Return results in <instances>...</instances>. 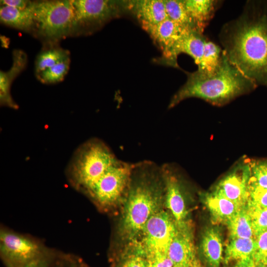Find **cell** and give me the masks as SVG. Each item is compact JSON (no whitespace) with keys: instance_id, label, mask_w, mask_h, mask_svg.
Returning a JSON list of instances; mask_svg holds the SVG:
<instances>
[{"instance_id":"1","label":"cell","mask_w":267,"mask_h":267,"mask_svg":"<svg viewBox=\"0 0 267 267\" xmlns=\"http://www.w3.org/2000/svg\"><path fill=\"white\" fill-rule=\"evenodd\" d=\"M219 37L230 62L257 86L267 88V0H247Z\"/></svg>"},{"instance_id":"2","label":"cell","mask_w":267,"mask_h":267,"mask_svg":"<svg viewBox=\"0 0 267 267\" xmlns=\"http://www.w3.org/2000/svg\"><path fill=\"white\" fill-rule=\"evenodd\" d=\"M165 192L161 166L150 160L134 163L120 226L123 238L137 239L148 221L161 210Z\"/></svg>"},{"instance_id":"3","label":"cell","mask_w":267,"mask_h":267,"mask_svg":"<svg viewBox=\"0 0 267 267\" xmlns=\"http://www.w3.org/2000/svg\"><path fill=\"white\" fill-rule=\"evenodd\" d=\"M184 72L187 80L172 97L169 109L190 98H200L213 105L222 106L250 93L257 87L230 62L223 51L213 72L206 74L197 70Z\"/></svg>"},{"instance_id":"4","label":"cell","mask_w":267,"mask_h":267,"mask_svg":"<svg viewBox=\"0 0 267 267\" xmlns=\"http://www.w3.org/2000/svg\"><path fill=\"white\" fill-rule=\"evenodd\" d=\"M118 159L104 141L91 138L74 152L67 168L69 180L87 193Z\"/></svg>"},{"instance_id":"5","label":"cell","mask_w":267,"mask_h":267,"mask_svg":"<svg viewBox=\"0 0 267 267\" xmlns=\"http://www.w3.org/2000/svg\"><path fill=\"white\" fill-rule=\"evenodd\" d=\"M29 7L36 24L34 36L44 46L71 36L74 16L71 0L33 1Z\"/></svg>"},{"instance_id":"6","label":"cell","mask_w":267,"mask_h":267,"mask_svg":"<svg viewBox=\"0 0 267 267\" xmlns=\"http://www.w3.org/2000/svg\"><path fill=\"white\" fill-rule=\"evenodd\" d=\"M0 254L5 267H50L58 257L34 239L2 229Z\"/></svg>"},{"instance_id":"7","label":"cell","mask_w":267,"mask_h":267,"mask_svg":"<svg viewBox=\"0 0 267 267\" xmlns=\"http://www.w3.org/2000/svg\"><path fill=\"white\" fill-rule=\"evenodd\" d=\"M185 53L191 56L198 65V71L209 74L219 65L223 54L220 46L209 41L202 33L185 31L175 42L168 54L159 58L160 64L180 68L178 55Z\"/></svg>"},{"instance_id":"8","label":"cell","mask_w":267,"mask_h":267,"mask_svg":"<svg viewBox=\"0 0 267 267\" xmlns=\"http://www.w3.org/2000/svg\"><path fill=\"white\" fill-rule=\"evenodd\" d=\"M74 20L71 36L88 35L127 13L125 0H71Z\"/></svg>"},{"instance_id":"9","label":"cell","mask_w":267,"mask_h":267,"mask_svg":"<svg viewBox=\"0 0 267 267\" xmlns=\"http://www.w3.org/2000/svg\"><path fill=\"white\" fill-rule=\"evenodd\" d=\"M134 163L118 159L87 193L99 206L108 209L124 200Z\"/></svg>"},{"instance_id":"10","label":"cell","mask_w":267,"mask_h":267,"mask_svg":"<svg viewBox=\"0 0 267 267\" xmlns=\"http://www.w3.org/2000/svg\"><path fill=\"white\" fill-rule=\"evenodd\" d=\"M176 231L177 226L171 215L161 210L153 215L143 227L134 253L145 258L168 254Z\"/></svg>"},{"instance_id":"11","label":"cell","mask_w":267,"mask_h":267,"mask_svg":"<svg viewBox=\"0 0 267 267\" xmlns=\"http://www.w3.org/2000/svg\"><path fill=\"white\" fill-rule=\"evenodd\" d=\"M237 162L233 170L219 182L213 192L242 207L249 199V158L243 157Z\"/></svg>"},{"instance_id":"12","label":"cell","mask_w":267,"mask_h":267,"mask_svg":"<svg viewBox=\"0 0 267 267\" xmlns=\"http://www.w3.org/2000/svg\"><path fill=\"white\" fill-rule=\"evenodd\" d=\"M161 168L165 187L164 203L177 227L189 226L183 184L177 175L175 166L166 163L161 166Z\"/></svg>"},{"instance_id":"13","label":"cell","mask_w":267,"mask_h":267,"mask_svg":"<svg viewBox=\"0 0 267 267\" xmlns=\"http://www.w3.org/2000/svg\"><path fill=\"white\" fill-rule=\"evenodd\" d=\"M127 13L143 27L157 24L168 18L164 0H125Z\"/></svg>"},{"instance_id":"14","label":"cell","mask_w":267,"mask_h":267,"mask_svg":"<svg viewBox=\"0 0 267 267\" xmlns=\"http://www.w3.org/2000/svg\"><path fill=\"white\" fill-rule=\"evenodd\" d=\"M168 255L174 267H189L191 261L196 256L190 226L182 228L177 227Z\"/></svg>"},{"instance_id":"15","label":"cell","mask_w":267,"mask_h":267,"mask_svg":"<svg viewBox=\"0 0 267 267\" xmlns=\"http://www.w3.org/2000/svg\"><path fill=\"white\" fill-rule=\"evenodd\" d=\"M141 28L161 49V57L168 54L175 42L185 31L189 30L169 18L157 24Z\"/></svg>"},{"instance_id":"16","label":"cell","mask_w":267,"mask_h":267,"mask_svg":"<svg viewBox=\"0 0 267 267\" xmlns=\"http://www.w3.org/2000/svg\"><path fill=\"white\" fill-rule=\"evenodd\" d=\"M27 56L20 50H15L13 53V63L9 70L0 72V102L2 106L12 109L18 108L10 94V87L14 79L25 68Z\"/></svg>"},{"instance_id":"17","label":"cell","mask_w":267,"mask_h":267,"mask_svg":"<svg viewBox=\"0 0 267 267\" xmlns=\"http://www.w3.org/2000/svg\"><path fill=\"white\" fill-rule=\"evenodd\" d=\"M29 7L25 9H20L0 5L1 23L34 36L36 24L33 13Z\"/></svg>"},{"instance_id":"18","label":"cell","mask_w":267,"mask_h":267,"mask_svg":"<svg viewBox=\"0 0 267 267\" xmlns=\"http://www.w3.org/2000/svg\"><path fill=\"white\" fill-rule=\"evenodd\" d=\"M201 251L208 267H221L223 258L221 235L216 227L206 230L202 236Z\"/></svg>"},{"instance_id":"19","label":"cell","mask_w":267,"mask_h":267,"mask_svg":"<svg viewBox=\"0 0 267 267\" xmlns=\"http://www.w3.org/2000/svg\"><path fill=\"white\" fill-rule=\"evenodd\" d=\"M182 1L188 15L201 33L221 3V1L214 0H183Z\"/></svg>"},{"instance_id":"20","label":"cell","mask_w":267,"mask_h":267,"mask_svg":"<svg viewBox=\"0 0 267 267\" xmlns=\"http://www.w3.org/2000/svg\"><path fill=\"white\" fill-rule=\"evenodd\" d=\"M205 201L213 221L217 223L226 224L242 207L213 192L206 195Z\"/></svg>"},{"instance_id":"21","label":"cell","mask_w":267,"mask_h":267,"mask_svg":"<svg viewBox=\"0 0 267 267\" xmlns=\"http://www.w3.org/2000/svg\"><path fill=\"white\" fill-rule=\"evenodd\" d=\"M256 250L255 238H232L226 247L223 260L227 264L233 261L237 263L241 260L254 258Z\"/></svg>"},{"instance_id":"22","label":"cell","mask_w":267,"mask_h":267,"mask_svg":"<svg viewBox=\"0 0 267 267\" xmlns=\"http://www.w3.org/2000/svg\"><path fill=\"white\" fill-rule=\"evenodd\" d=\"M246 204L242 207L226 224L230 239L255 238L252 223Z\"/></svg>"},{"instance_id":"23","label":"cell","mask_w":267,"mask_h":267,"mask_svg":"<svg viewBox=\"0 0 267 267\" xmlns=\"http://www.w3.org/2000/svg\"><path fill=\"white\" fill-rule=\"evenodd\" d=\"M69 58V51L58 44L44 46L36 59V75Z\"/></svg>"},{"instance_id":"24","label":"cell","mask_w":267,"mask_h":267,"mask_svg":"<svg viewBox=\"0 0 267 267\" xmlns=\"http://www.w3.org/2000/svg\"><path fill=\"white\" fill-rule=\"evenodd\" d=\"M164 2L168 18L187 30L200 32L188 15L182 0H164Z\"/></svg>"},{"instance_id":"25","label":"cell","mask_w":267,"mask_h":267,"mask_svg":"<svg viewBox=\"0 0 267 267\" xmlns=\"http://www.w3.org/2000/svg\"><path fill=\"white\" fill-rule=\"evenodd\" d=\"M70 58L61 61L53 66L36 75L37 79L44 84H54L63 80L69 69Z\"/></svg>"},{"instance_id":"26","label":"cell","mask_w":267,"mask_h":267,"mask_svg":"<svg viewBox=\"0 0 267 267\" xmlns=\"http://www.w3.org/2000/svg\"><path fill=\"white\" fill-rule=\"evenodd\" d=\"M246 206L251 220L255 236L267 230V208L259 207L249 200Z\"/></svg>"},{"instance_id":"27","label":"cell","mask_w":267,"mask_h":267,"mask_svg":"<svg viewBox=\"0 0 267 267\" xmlns=\"http://www.w3.org/2000/svg\"><path fill=\"white\" fill-rule=\"evenodd\" d=\"M256 250L254 256L255 261L267 258V230L255 236Z\"/></svg>"},{"instance_id":"28","label":"cell","mask_w":267,"mask_h":267,"mask_svg":"<svg viewBox=\"0 0 267 267\" xmlns=\"http://www.w3.org/2000/svg\"><path fill=\"white\" fill-rule=\"evenodd\" d=\"M248 200L254 205L267 208V189L249 188Z\"/></svg>"},{"instance_id":"29","label":"cell","mask_w":267,"mask_h":267,"mask_svg":"<svg viewBox=\"0 0 267 267\" xmlns=\"http://www.w3.org/2000/svg\"><path fill=\"white\" fill-rule=\"evenodd\" d=\"M147 267H174L168 254L151 256L145 258Z\"/></svg>"},{"instance_id":"30","label":"cell","mask_w":267,"mask_h":267,"mask_svg":"<svg viewBox=\"0 0 267 267\" xmlns=\"http://www.w3.org/2000/svg\"><path fill=\"white\" fill-rule=\"evenodd\" d=\"M119 267H147L146 261L143 256L134 253L126 258Z\"/></svg>"},{"instance_id":"31","label":"cell","mask_w":267,"mask_h":267,"mask_svg":"<svg viewBox=\"0 0 267 267\" xmlns=\"http://www.w3.org/2000/svg\"><path fill=\"white\" fill-rule=\"evenodd\" d=\"M79 261L70 257H58L50 267H79Z\"/></svg>"},{"instance_id":"32","label":"cell","mask_w":267,"mask_h":267,"mask_svg":"<svg viewBox=\"0 0 267 267\" xmlns=\"http://www.w3.org/2000/svg\"><path fill=\"white\" fill-rule=\"evenodd\" d=\"M0 5H5L20 9L27 8L32 1L27 0H2L0 1Z\"/></svg>"},{"instance_id":"33","label":"cell","mask_w":267,"mask_h":267,"mask_svg":"<svg viewBox=\"0 0 267 267\" xmlns=\"http://www.w3.org/2000/svg\"><path fill=\"white\" fill-rule=\"evenodd\" d=\"M235 267H256V265L254 258H251L237 262Z\"/></svg>"},{"instance_id":"34","label":"cell","mask_w":267,"mask_h":267,"mask_svg":"<svg viewBox=\"0 0 267 267\" xmlns=\"http://www.w3.org/2000/svg\"><path fill=\"white\" fill-rule=\"evenodd\" d=\"M256 267H267V258L255 261Z\"/></svg>"},{"instance_id":"35","label":"cell","mask_w":267,"mask_h":267,"mask_svg":"<svg viewBox=\"0 0 267 267\" xmlns=\"http://www.w3.org/2000/svg\"><path fill=\"white\" fill-rule=\"evenodd\" d=\"M189 267H203L199 260L196 256L191 261Z\"/></svg>"},{"instance_id":"36","label":"cell","mask_w":267,"mask_h":267,"mask_svg":"<svg viewBox=\"0 0 267 267\" xmlns=\"http://www.w3.org/2000/svg\"><path fill=\"white\" fill-rule=\"evenodd\" d=\"M79 267H87L84 264H83L81 261H79Z\"/></svg>"}]
</instances>
